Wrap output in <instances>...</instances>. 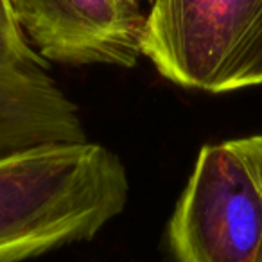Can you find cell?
Wrapping results in <instances>:
<instances>
[{
  "instance_id": "obj_1",
  "label": "cell",
  "mask_w": 262,
  "mask_h": 262,
  "mask_svg": "<svg viewBox=\"0 0 262 262\" xmlns=\"http://www.w3.org/2000/svg\"><path fill=\"white\" fill-rule=\"evenodd\" d=\"M122 162L101 144L58 142L0 157V262L92 239L126 207Z\"/></svg>"
},
{
  "instance_id": "obj_2",
  "label": "cell",
  "mask_w": 262,
  "mask_h": 262,
  "mask_svg": "<svg viewBox=\"0 0 262 262\" xmlns=\"http://www.w3.org/2000/svg\"><path fill=\"white\" fill-rule=\"evenodd\" d=\"M142 56L169 81L221 94L262 84V0H149Z\"/></svg>"
},
{
  "instance_id": "obj_3",
  "label": "cell",
  "mask_w": 262,
  "mask_h": 262,
  "mask_svg": "<svg viewBox=\"0 0 262 262\" xmlns=\"http://www.w3.org/2000/svg\"><path fill=\"white\" fill-rule=\"evenodd\" d=\"M169 243L178 262H262V185L232 140L200 151Z\"/></svg>"
},
{
  "instance_id": "obj_4",
  "label": "cell",
  "mask_w": 262,
  "mask_h": 262,
  "mask_svg": "<svg viewBox=\"0 0 262 262\" xmlns=\"http://www.w3.org/2000/svg\"><path fill=\"white\" fill-rule=\"evenodd\" d=\"M16 24L49 59L133 67L146 15L135 0H9Z\"/></svg>"
},
{
  "instance_id": "obj_5",
  "label": "cell",
  "mask_w": 262,
  "mask_h": 262,
  "mask_svg": "<svg viewBox=\"0 0 262 262\" xmlns=\"http://www.w3.org/2000/svg\"><path fill=\"white\" fill-rule=\"evenodd\" d=\"M0 69H47L40 54L27 45L9 0H0Z\"/></svg>"
},
{
  "instance_id": "obj_6",
  "label": "cell",
  "mask_w": 262,
  "mask_h": 262,
  "mask_svg": "<svg viewBox=\"0 0 262 262\" xmlns=\"http://www.w3.org/2000/svg\"><path fill=\"white\" fill-rule=\"evenodd\" d=\"M135 2H139V4H140V2H142V0H135Z\"/></svg>"
}]
</instances>
